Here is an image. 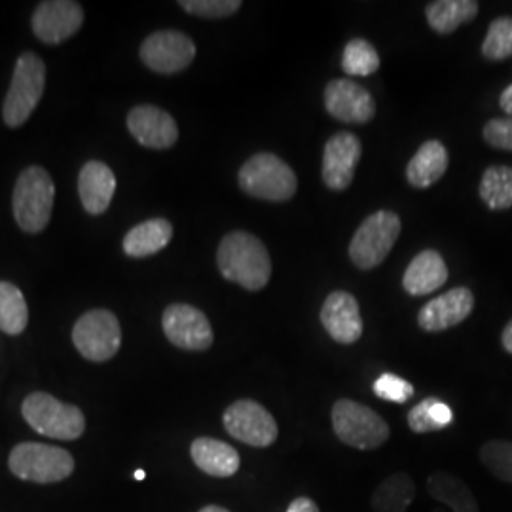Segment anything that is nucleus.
I'll return each instance as SVG.
<instances>
[{
	"label": "nucleus",
	"mask_w": 512,
	"mask_h": 512,
	"mask_svg": "<svg viewBox=\"0 0 512 512\" xmlns=\"http://www.w3.org/2000/svg\"><path fill=\"white\" fill-rule=\"evenodd\" d=\"M220 274L247 291H260L272 277V258L266 245L249 232L224 236L217 253Z\"/></svg>",
	"instance_id": "1"
},
{
	"label": "nucleus",
	"mask_w": 512,
	"mask_h": 512,
	"mask_svg": "<svg viewBox=\"0 0 512 512\" xmlns=\"http://www.w3.org/2000/svg\"><path fill=\"white\" fill-rule=\"evenodd\" d=\"M239 186L247 196L264 202H287L298 190L291 165L270 152H260L241 165Z\"/></svg>",
	"instance_id": "2"
},
{
	"label": "nucleus",
	"mask_w": 512,
	"mask_h": 512,
	"mask_svg": "<svg viewBox=\"0 0 512 512\" xmlns=\"http://www.w3.org/2000/svg\"><path fill=\"white\" fill-rule=\"evenodd\" d=\"M55 184L42 167H27L14 188V217L19 228L29 234L42 232L54 209Z\"/></svg>",
	"instance_id": "3"
},
{
	"label": "nucleus",
	"mask_w": 512,
	"mask_h": 512,
	"mask_svg": "<svg viewBox=\"0 0 512 512\" xmlns=\"http://www.w3.org/2000/svg\"><path fill=\"white\" fill-rule=\"evenodd\" d=\"M330 418L334 435L355 450H376L391 435L387 421L378 412L351 399L336 401Z\"/></svg>",
	"instance_id": "4"
},
{
	"label": "nucleus",
	"mask_w": 512,
	"mask_h": 512,
	"mask_svg": "<svg viewBox=\"0 0 512 512\" xmlns=\"http://www.w3.org/2000/svg\"><path fill=\"white\" fill-rule=\"evenodd\" d=\"M8 467L19 480L55 484L73 475L74 459L65 448L59 446L21 442L10 452Z\"/></svg>",
	"instance_id": "5"
},
{
	"label": "nucleus",
	"mask_w": 512,
	"mask_h": 512,
	"mask_svg": "<svg viewBox=\"0 0 512 512\" xmlns=\"http://www.w3.org/2000/svg\"><path fill=\"white\" fill-rule=\"evenodd\" d=\"M25 421L38 435L57 440H76L86 429V418L74 404L61 403L48 393H31L21 406Z\"/></svg>",
	"instance_id": "6"
},
{
	"label": "nucleus",
	"mask_w": 512,
	"mask_h": 512,
	"mask_svg": "<svg viewBox=\"0 0 512 512\" xmlns=\"http://www.w3.org/2000/svg\"><path fill=\"white\" fill-rule=\"evenodd\" d=\"M46 84V67L37 54L19 55L10 90L6 93L2 116L8 128L23 126L37 109Z\"/></svg>",
	"instance_id": "7"
},
{
	"label": "nucleus",
	"mask_w": 512,
	"mask_h": 512,
	"mask_svg": "<svg viewBox=\"0 0 512 512\" xmlns=\"http://www.w3.org/2000/svg\"><path fill=\"white\" fill-rule=\"evenodd\" d=\"M401 234V219L393 211H376L363 220L349 243V258L361 270L380 266Z\"/></svg>",
	"instance_id": "8"
},
{
	"label": "nucleus",
	"mask_w": 512,
	"mask_h": 512,
	"mask_svg": "<svg viewBox=\"0 0 512 512\" xmlns=\"http://www.w3.org/2000/svg\"><path fill=\"white\" fill-rule=\"evenodd\" d=\"M74 348L92 363L110 361L122 346V329L114 313L92 310L84 313L73 329Z\"/></svg>",
	"instance_id": "9"
},
{
	"label": "nucleus",
	"mask_w": 512,
	"mask_h": 512,
	"mask_svg": "<svg viewBox=\"0 0 512 512\" xmlns=\"http://www.w3.org/2000/svg\"><path fill=\"white\" fill-rule=\"evenodd\" d=\"M222 423L230 437L253 448H268L279 437L274 416L262 404L251 399L230 404L222 416Z\"/></svg>",
	"instance_id": "10"
},
{
	"label": "nucleus",
	"mask_w": 512,
	"mask_h": 512,
	"mask_svg": "<svg viewBox=\"0 0 512 512\" xmlns=\"http://www.w3.org/2000/svg\"><path fill=\"white\" fill-rule=\"evenodd\" d=\"M165 338L186 351H205L213 346V329L203 311L188 304H171L162 317Z\"/></svg>",
	"instance_id": "11"
},
{
	"label": "nucleus",
	"mask_w": 512,
	"mask_h": 512,
	"mask_svg": "<svg viewBox=\"0 0 512 512\" xmlns=\"http://www.w3.org/2000/svg\"><path fill=\"white\" fill-rule=\"evenodd\" d=\"M196 57V44L179 31H158L141 44V59L150 71L175 74L184 71Z\"/></svg>",
	"instance_id": "12"
},
{
	"label": "nucleus",
	"mask_w": 512,
	"mask_h": 512,
	"mask_svg": "<svg viewBox=\"0 0 512 512\" xmlns=\"http://www.w3.org/2000/svg\"><path fill=\"white\" fill-rule=\"evenodd\" d=\"M363 156L361 139L355 133L340 131L332 135L323 150V183L334 192H342L353 183L355 167Z\"/></svg>",
	"instance_id": "13"
},
{
	"label": "nucleus",
	"mask_w": 512,
	"mask_h": 512,
	"mask_svg": "<svg viewBox=\"0 0 512 512\" xmlns=\"http://www.w3.org/2000/svg\"><path fill=\"white\" fill-rule=\"evenodd\" d=\"M325 109L344 124H366L376 114V103L361 84L338 78L325 88Z\"/></svg>",
	"instance_id": "14"
},
{
	"label": "nucleus",
	"mask_w": 512,
	"mask_h": 512,
	"mask_svg": "<svg viewBox=\"0 0 512 512\" xmlns=\"http://www.w3.org/2000/svg\"><path fill=\"white\" fill-rule=\"evenodd\" d=\"M84 23V10L78 2L50 0L40 2L33 14V31L46 44H61Z\"/></svg>",
	"instance_id": "15"
},
{
	"label": "nucleus",
	"mask_w": 512,
	"mask_h": 512,
	"mask_svg": "<svg viewBox=\"0 0 512 512\" xmlns=\"http://www.w3.org/2000/svg\"><path fill=\"white\" fill-rule=\"evenodd\" d=\"M321 323L330 338L338 344L351 346L363 336V315L359 302L346 291L330 293L321 308Z\"/></svg>",
	"instance_id": "16"
},
{
	"label": "nucleus",
	"mask_w": 512,
	"mask_h": 512,
	"mask_svg": "<svg viewBox=\"0 0 512 512\" xmlns=\"http://www.w3.org/2000/svg\"><path fill=\"white\" fill-rule=\"evenodd\" d=\"M128 129L139 145L154 150L171 148L179 139V128L173 116L154 105H139L131 109Z\"/></svg>",
	"instance_id": "17"
},
{
	"label": "nucleus",
	"mask_w": 512,
	"mask_h": 512,
	"mask_svg": "<svg viewBox=\"0 0 512 512\" xmlns=\"http://www.w3.org/2000/svg\"><path fill=\"white\" fill-rule=\"evenodd\" d=\"M475 308V296L467 287H456L429 300L418 315V325L425 332H442L458 327Z\"/></svg>",
	"instance_id": "18"
},
{
	"label": "nucleus",
	"mask_w": 512,
	"mask_h": 512,
	"mask_svg": "<svg viewBox=\"0 0 512 512\" xmlns=\"http://www.w3.org/2000/svg\"><path fill=\"white\" fill-rule=\"evenodd\" d=\"M116 192V177L109 165L88 162L78 177V194L90 215H101L109 209Z\"/></svg>",
	"instance_id": "19"
},
{
	"label": "nucleus",
	"mask_w": 512,
	"mask_h": 512,
	"mask_svg": "<svg viewBox=\"0 0 512 512\" xmlns=\"http://www.w3.org/2000/svg\"><path fill=\"white\" fill-rule=\"evenodd\" d=\"M448 281V268L444 258L433 251H421L408 264L403 275V287L410 296H427L439 291Z\"/></svg>",
	"instance_id": "20"
},
{
	"label": "nucleus",
	"mask_w": 512,
	"mask_h": 512,
	"mask_svg": "<svg viewBox=\"0 0 512 512\" xmlns=\"http://www.w3.org/2000/svg\"><path fill=\"white\" fill-rule=\"evenodd\" d=\"M190 456L194 465L205 475L215 478H230L241 467L238 450L226 442L211 437H200L190 446Z\"/></svg>",
	"instance_id": "21"
},
{
	"label": "nucleus",
	"mask_w": 512,
	"mask_h": 512,
	"mask_svg": "<svg viewBox=\"0 0 512 512\" xmlns=\"http://www.w3.org/2000/svg\"><path fill=\"white\" fill-rule=\"evenodd\" d=\"M448 169V150L440 141L423 143L406 165V179L414 188H429L439 183Z\"/></svg>",
	"instance_id": "22"
},
{
	"label": "nucleus",
	"mask_w": 512,
	"mask_h": 512,
	"mask_svg": "<svg viewBox=\"0 0 512 512\" xmlns=\"http://www.w3.org/2000/svg\"><path fill=\"white\" fill-rule=\"evenodd\" d=\"M173 238L169 220L150 219L131 228L124 238V253L131 258H145L164 251Z\"/></svg>",
	"instance_id": "23"
},
{
	"label": "nucleus",
	"mask_w": 512,
	"mask_h": 512,
	"mask_svg": "<svg viewBox=\"0 0 512 512\" xmlns=\"http://www.w3.org/2000/svg\"><path fill=\"white\" fill-rule=\"evenodd\" d=\"M427 492L454 512H480L469 486L452 473L437 471L427 478Z\"/></svg>",
	"instance_id": "24"
},
{
	"label": "nucleus",
	"mask_w": 512,
	"mask_h": 512,
	"mask_svg": "<svg viewBox=\"0 0 512 512\" xmlns=\"http://www.w3.org/2000/svg\"><path fill=\"white\" fill-rule=\"evenodd\" d=\"M478 14L475 0H435L427 4L425 18L433 31L440 35L454 33L463 23H469Z\"/></svg>",
	"instance_id": "25"
},
{
	"label": "nucleus",
	"mask_w": 512,
	"mask_h": 512,
	"mask_svg": "<svg viewBox=\"0 0 512 512\" xmlns=\"http://www.w3.org/2000/svg\"><path fill=\"white\" fill-rule=\"evenodd\" d=\"M416 497V486L412 476L406 473H395L382 480L372 492V511L374 512H406Z\"/></svg>",
	"instance_id": "26"
},
{
	"label": "nucleus",
	"mask_w": 512,
	"mask_h": 512,
	"mask_svg": "<svg viewBox=\"0 0 512 512\" xmlns=\"http://www.w3.org/2000/svg\"><path fill=\"white\" fill-rule=\"evenodd\" d=\"M478 194L482 202L494 211L512 207V167L492 165L484 171Z\"/></svg>",
	"instance_id": "27"
},
{
	"label": "nucleus",
	"mask_w": 512,
	"mask_h": 512,
	"mask_svg": "<svg viewBox=\"0 0 512 512\" xmlns=\"http://www.w3.org/2000/svg\"><path fill=\"white\" fill-rule=\"evenodd\" d=\"M452 420H454L452 408L435 397L421 401L408 412V427L416 435L442 431L444 427H448L452 423Z\"/></svg>",
	"instance_id": "28"
},
{
	"label": "nucleus",
	"mask_w": 512,
	"mask_h": 512,
	"mask_svg": "<svg viewBox=\"0 0 512 512\" xmlns=\"http://www.w3.org/2000/svg\"><path fill=\"white\" fill-rule=\"evenodd\" d=\"M29 323V310L25 296L16 285L0 281V330L18 336Z\"/></svg>",
	"instance_id": "29"
},
{
	"label": "nucleus",
	"mask_w": 512,
	"mask_h": 512,
	"mask_svg": "<svg viewBox=\"0 0 512 512\" xmlns=\"http://www.w3.org/2000/svg\"><path fill=\"white\" fill-rule=\"evenodd\" d=\"M380 69V55L365 38L349 40L342 54V71L349 76H370Z\"/></svg>",
	"instance_id": "30"
},
{
	"label": "nucleus",
	"mask_w": 512,
	"mask_h": 512,
	"mask_svg": "<svg viewBox=\"0 0 512 512\" xmlns=\"http://www.w3.org/2000/svg\"><path fill=\"white\" fill-rule=\"evenodd\" d=\"M480 461L499 480L512 484V442L490 440L480 448Z\"/></svg>",
	"instance_id": "31"
},
{
	"label": "nucleus",
	"mask_w": 512,
	"mask_h": 512,
	"mask_svg": "<svg viewBox=\"0 0 512 512\" xmlns=\"http://www.w3.org/2000/svg\"><path fill=\"white\" fill-rule=\"evenodd\" d=\"M482 54L490 61H501L512 55V18L492 21L488 35L482 42Z\"/></svg>",
	"instance_id": "32"
},
{
	"label": "nucleus",
	"mask_w": 512,
	"mask_h": 512,
	"mask_svg": "<svg viewBox=\"0 0 512 512\" xmlns=\"http://www.w3.org/2000/svg\"><path fill=\"white\" fill-rule=\"evenodd\" d=\"M374 395L387 403L404 404L414 397V385L397 374L385 372L374 382Z\"/></svg>",
	"instance_id": "33"
},
{
	"label": "nucleus",
	"mask_w": 512,
	"mask_h": 512,
	"mask_svg": "<svg viewBox=\"0 0 512 512\" xmlns=\"http://www.w3.org/2000/svg\"><path fill=\"white\" fill-rule=\"evenodd\" d=\"M179 4L184 12L207 19L228 18L241 8L239 0H183Z\"/></svg>",
	"instance_id": "34"
},
{
	"label": "nucleus",
	"mask_w": 512,
	"mask_h": 512,
	"mask_svg": "<svg viewBox=\"0 0 512 512\" xmlns=\"http://www.w3.org/2000/svg\"><path fill=\"white\" fill-rule=\"evenodd\" d=\"M484 139L490 147L512 152V118H494L484 126Z\"/></svg>",
	"instance_id": "35"
},
{
	"label": "nucleus",
	"mask_w": 512,
	"mask_h": 512,
	"mask_svg": "<svg viewBox=\"0 0 512 512\" xmlns=\"http://www.w3.org/2000/svg\"><path fill=\"white\" fill-rule=\"evenodd\" d=\"M287 512H321V509H319V505L311 497L302 495V497H296L294 501H291Z\"/></svg>",
	"instance_id": "36"
},
{
	"label": "nucleus",
	"mask_w": 512,
	"mask_h": 512,
	"mask_svg": "<svg viewBox=\"0 0 512 512\" xmlns=\"http://www.w3.org/2000/svg\"><path fill=\"white\" fill-rule=\"evenodd\" d=\"M501 109L505 110L507 114L512 116V84L505 88V92L501 93V101H499Z\"/></svg>",
	"instance_id": "37"
},
{
	"label": "nucleus",
	"mask_w": 512,
	"mask_h": 512,
	"mask_svg": "<svg viewBox=\"0 0 512 512\" xmlns=\"http://www.w3.org/2000/svg\"><path fill=\"white\" fill-rule=\"evenodd\" d=\"M501 344H503V348L507 349L512 355V321L505 327L503 334H501Z\"/></svg>",
	"instance_id": "38"
},
{
	"label": "nucleus",
	"mask_w": 512,
	"mask_h": 512,
	"mask_svg": "<svg viewBox=\"0 0 512 512\" xmlns=\"http://www.w3.org/2000/svg\"><path fill=\"white\" fill-rule=\"evenodd\" d=\"M200 512H230L228 509H224V507H219V505H207V507H203Z\"/></svg>",
	"instance_id": "39"
},
{
	"label": "nucleus",
	"mask_w": 512,
	"mask_h": 512,
	"mask_svg": "<svg viewBox=\"0 0 512 512\" xmlns=\"http://www.w3.org/2000/svg\"><path fill=\"white\" fill-rule=\"evenodd\" d=\"M145 471H137V473H135V480H139V482H141V480H145Z\"/></svg>",
	"instance_id": "40"
}]
</instances>
